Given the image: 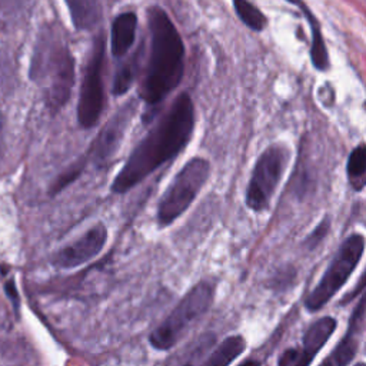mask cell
<instances>
[{
	"instance_id": "cell-8",
	"label": "cell",
	"mask_w": 366,
	"mask_h": 366,
	"mask_svg": "<svg viewBox=\"0 0 366 366\" xmlns=\"http://www.w3.org/2000/svg\"><path fill=\"white\" fill-rule=\"evenodd\" d=\"M105 36L101 35L93 46L80 86L77 102V123L82 129L95 127L106 106L103 68H105Z\"/></svg>"
},
{
	"instance_id": "cell-22",
	"label": "cell",
	"mask_w": 366,
	"mask_h": 366,
	"mask_svg": "<svg viewBox=\"0 0 366 366\" xmlns=\"http://www.w3.org/2000/svg\"><path fill=\"white\" fill-rule=\"evenodd\" d=\"M215 341H216V337L213 334H208V335L202 337L195 343V349L188 355L189 358L183 361V363H191V365L201 363V359L199 358L204 356L202 354H206L209 351V349L213 346Z\"/></svg>"
},
{
	"instance_id": "cell-20",
	"label": "cell",
	"mask_w": 366,
	"mask_h": 366,
	"mask_svg": "<svg viewBox=\"0 0 366 366\" xmlns=\"http://www.w3.org/2000/svg\"><path fill=\"white\" fill-rule=\"evenodd\" d=\"M86 166H88V163H86V160L83 159V158L77 159L73 164H71L69 168L66 169V171H63V172L56 178V180L52 183L51 195L55 196V195H58L59 192H62L66 186H69L71 183H73V182H75L83 172H85Z\"/></svg>"
},
{
	"instance_id": "cell-24",
	"label": "cell",
	"mask_w": 366,
	"mask_h": 366,
	"mask_svg": "<svg viewBox=\"0 0 366 366\" xmlns=\"http://www.w3.org/2000/svg\"><path fill=\"white\" fill-rule=\"evenodd\" d=\"M5 291L10 296V299L13 301L14 306L18 308L19 306V293H18V291H16V288H14V282L13 280H10L9 284L5 286Z\"/></svg>"
},
{
	"instance_id": "cell-19",
	"label": "cell",
	"mask_w": 366,
	"mask_h": 366,
	"mask_svg": "<svg viewBox=\"0 0 366 366\" xmlns=\"http://www.w3.org/2000/svg\"><path fill=\"white\" fill-rule=\"evenodd\" d=\"M235 10L239 16V19L252 30L260 32L266 26L265 16L247 0H235Z\"/></svg>"
},
{
	"instance_id": "cell-6",
	"label": "cell",
	"mask_w": 366,
	"mask_h": 366,
	"mask_svg": "<svg viewBox=\"0 0 366 366\" xmlns=\"http://www.w3.org/2000/svg\"><path fill=\"white\" fill-rule=\"evenodd\" d=\"M365 252V236L362 234L349 235L339 246L334 259L329 263L321 280L305 299V309L310 313L319 312L332 297L345 286L362 260Z\"/></svg>"
},
{
	"instance_id": "cell-5",
	"label": "cell",
	"mask_w": 366,
	"mask_h": 366,
	"mask_svg": "<svg viewBox=\"0 0 366 366\" xmlns=\"http://www.w3.org/2000/svg\"><path fill=\"white\" fill-rule=\"evenodd\" d=\"M209 176L210 162L206 158L195 156L183 164L159 199L156 210L158 226L163 229L176 222L195 202Z\"/></svg>"
},
{
	"instance_id": "cell-23",
	"label": "cell",
	"mask_w": 366,
	"mask_h": 366,
	"mask_svg": "<svg viewBox=\"0 0 366 366\" xmlns=\"http://www.w3.org/2000/svg\"><path fill=\"white\" fill-rule=\"evenodd\" d=\"M363 289H365V275H362V276L359 278V282H358V288H356V289H354V291H352L351 293H349V295H346V299H343V301L341 302V305H346V304L351 302L352 299H354L356 295H359V293H363Z\"/></svg>"
},
{
	"instance_id": "cell-21",
	"label": "cell",
	"mask_w": 366,
	"mask_h": 366,
	"mask_svg": "<svg viewBox=\"0 0 366 366\" xmlns=\"http://www.w3.org/2000/svg\"><path fill=\"white\" fill-rule=\"evenodd\" d=\"M330 230V218L325 216V218L315 226V229L310 232V234L304 239L302 246L306 249V251H315L329 235Z\"/></svg>"
},
{
	"instance_id": "cell-4",
	"label": "cell",
	"mask_w": 366,
	"mask_h": 366,
	"mask_svg": "<svg viewBox=\"0 0 366 366\" xmlns=\"http://www.w3.org/2000/svg\"><path fill=\"white\" fill-rule=\"evenodd\" d=\"M215 301V285L208 280L196 284L166 319L154 329L149 337V343L156 351L166 352L175 347L185 337L189 329L201 321L209 312Z\"/></svg>"
},
{
	"instance_id": "cell-1",
	"label": "cell",
	"mask_w": 366,
	"mask_h": 366,
	"mask_svg": "<svg viewBox=\"0 0 366 366\" xmlns=\"http://www.w3.org/2000/svg\"><path fill=\"white\" fill-rule=\"evenodd\" d=\"M195 123V103L189 93L182 92L133 149L112 182V193L123 195L132 191L160 166L178 158L189 145Z\"/></svg>"
},
{
	"instance_id": "cell-17",
	"label": "cell",
	"mask_w": 366,
	"mask_h": 366,
	"mask_svg": "<svg viewBox=\"0 0 366 366\" xmlns=\"http://www.w3.org/2000/svg\"><path fill=\"white\" fill-rule=\"evenodd\" d=\"M346 175L355 192H362L366 185V146L359 143L347 158Z\"/></svg>"
},
{
	"instance_id": "cell-18",
	"label": "cell",
	"mask_w": 366,
	"mask_h": 366,
	"mask_svg": "<svg viewBox=\"0 0 366 366\" xmlns=\"http://www.w3.org/2000/svg\"><path fill=\"white\" fill-rule=\"evenodd\" d=\"M135 77H136V56L130 62L122 64L118 72H116L113 77L112 95L116 97L126 95L130 90L133 82H135Z\"/></svg>"
},
{
	"instance_id": "cell-9",
	"label": "cell",
	"mask_w": 366,
	"mask_h": 366,
	"mask_svg": "<svg viewBox=\"0 0 366 366\" xmlns=\"http://www.w3.org/2000/svg\"><path fill=\"white\" fill-rule=\"evenodd\" d=\"M138 109L139 103L136 102V99H130L105 123L95 141L90 143L89 151L83 156L88 164L92 163L97 169H101L112 160L113 156H116L133 118L138 113Z\"/></svg>"
},
{
	"instance_id": "cell-12",
	"label": "cell",
	"mask_w": 366,
	"mask_h": 366,
	"mask_svg": "<svg viewBox=\"0 0 366 366\" xmlns=\"http://www.w3.org/2000/svg\"><path fill=\"white\" fill-rule=\"evenodd\" d=\"M337 328L338 321L334 316H322V318L316 319L309 325L302 339V346L299 347L302 359L301 366H308L315 361V358L321 352V349L328 343L332 335L335 334Z\"/></svg>"
},
{
	"instance_id": "cell-25",
	"label": "cell",
	"mask_w": 366,
	"mask_h": 366,
	"mask_svg": "<svg viewBox=\"0 0 366 366\" xmlns=\"http://www.w3.org/2000/svg\"><path fill=\"white\" fill-rule=\"evenodd\" d=\"M3 130H5V118L2 112H0V154H2V145H3Z\"/></svg>"
},
{
	"instance_id": "cell-7",
	"label": "cell",
	"mask_w": 366,
	"mask_h": 366,
	"mask_svg": "<svg viewBox=\"0 0 366 366\" xmlns=\"http://www.w3.org/2000/svg\"><path fill=\"white\" fill-rule=\"evenodd\" d=\"M289 160L291 149L284 143H272L259 155L245 193V204L252 212L260 213L271 208Z\"/></svg>"
},
{
	"instance_id": "cell-15",
	"label": "cell",
	"mask_w": 366,
	"mask_h": 366,
	"mask_svg": "<svg viewBox=\"0 0 366 366\" xmlns=\"http://www.w3.org/2000/svg\"><path fill=\"white\" fill-rule=\"evenodd\" d=\"M246 351V339L242 335H232L223 339L219 346L204 359L205 366H228L234 363Z\"/></svg>"
},
{
	"instance_id": "cell-13",
	"label": "cell",
	"mask_w": 366,
	"mask_h": 366,
	"mask_svg": "<svg viewBox=\"0 0 366 366\" xmlns=\"http://www.w3.org/2000/svg\"><path fill=\"white\" fill-rule=\"evenodd\" d=\"M138 19L135 13H123L114 19L112 25V55L123 58L136 38Z\"/></svg>"
},
{
	"instance_id": "cell-2",
	"label": "cell",
	"mask_w": 366,
	"mask_h": 366,
	"mask_svg": "<svg viewBox=\"0 0 366 366\" xmlns=\"http://www.w3.org/2000/svg\"><path fill=\"white\" fill-rule=\"evenodd\" d=\"M149 26L151 56L139 88V99L146 105L145 123L155 121L160 103L180 85L185 73V46L168 14L158 8L152 9Z\"/></svg>"
},
{
	"instance_id": "cell-14",
	"label": "cell",
	"mask_w": 366,
	"mask_h": 366,
	"mask_svg": "<svg viewBox=\"0 0 366 366\" xmlns=\"http://www.w3.org/2000/svg\"><path fill=\"white\" fill-rule=\"evenodd\" d=\"M77 30L93 29L102 18L101 0H64Z\"/></svg>"
},
{
	"instance_id": "cell-11",
	"label": "cell",
	"mask_w": 366,
	"mask_h": 366,
	"mask_svg": "<svg viewBox=\"0 0 366 366\" xmlns=\"http://www.w3.org/2000/svg\"><path fill=\"white\" fill-rule=\"evenodd\" d=\"M365 330V296L361 293L359 302L354 309L346 334L335 346L334 351L329 354L326 359L322 361L324 366H347L356 358L359 347L363 339Z\"/></svg>"
},
{
	"instance_id": "cell-10",
	"label": "cell",
	"mask_w": 366,
	"mask_h": 366,
	"mask_svg": "<svg viewBox=\"0 0 366 366\" xmlns=\"http://www.w3.org/2000/svg\"><path fill=\"white\" fill-rule=\"evenodd\" d=\"M109 238L108 228L97 222L75 242L63 246L53 255L52 263L59 269H75L101 255Z\"/></svg>"
},
{
	"instance_id": "cell-16",
	"label": "cell",
	"mask_w": 366,
	"mask_h": 366,
	"mask_svg": "<svg viewBox=\"0 0 366 366\" xmlns=\"http://www.w3.org/2000/svg\"><path fill=\"white\" fill-rule=\"evenodd\" d=\"M292 3H297L301 5V9L304 10L306 19L310 25V30H312V47H310V58H312V63L315 66L316 71L319 72H326L329 69V55H328V49L326 45L324 42L322 38V32H321V26L319 23L316 22V19L313 18V14L306 9V6L301 2V0H289Z\"/></svg>"
},
{
	"instance_id": "cell-3",
	"label": "cell",
	"mask_w": 366,
	"mask_h": 366,
	"mask_svg": "<svg viewBox=\"0 0 366 366\" xmlns=\"http://www.w3.org/2000/svg\"><path fill=\"white\" fill-rule=\"evenodd\" d=\"M30 76L45 88L47 108L59 112L72 96L75 85V60L71 51L60 43L43 40L33 58Z\"/></svg>"
}]
</instances>
